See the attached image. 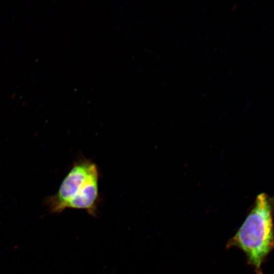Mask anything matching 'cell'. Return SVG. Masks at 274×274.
<instances>
[{
    "mask_svg": "<svg viewBox=\"0 0 274 274\" xmlns=\"http://www.w3.org/2000/svg\"><path fill=\"white\" fill-rule=\"evenodd\" d=\"M100 172L91 159L79 157L63 180L57 193L47 199L51 210L84 209L94 214L99 199Z\"/></svg>",
    "mask_w": 274,
    "mask_h": 274,
    "instance_id": "cell-1",
    "label": "cell"
},
{
    "mask_svg": "<svg viewBox=\"0 0 274 274\" xmlns=\"http://www.w3.org/2000/svg\"><path fill=\"white\" fill-rule=\"evenodd\" d=\"M246 254L257 271L273 247L271 202L266 194H259L254 207L232 239Z\"/></svg>",
    "mask_w": 274,
    "mask_h": 274,
    "instance_id": "cell-2",
    "label": "cell"
}]
</instances>
